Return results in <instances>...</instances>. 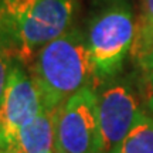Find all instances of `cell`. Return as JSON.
<instances>
[{"mask_svg": "<svg viewBox=\"0 0 153 153\" xmlns=\"http://www.w3.org/2000/svg\"><path fill=\"white\" fill-rule=\"evenodd\" d=\"M57 111L43 105L37 116L20 131L10 153H55Z\"/></svg>", "mask_w": 153, "mask_h": 153, "instance_id": "7", "label": "cell"}, {"mask_svg": "<svg viewBox=\"0 0 153 153\" xmlns=\"http://www.w3.org/2000/svg\"><path fill=\"white\" fill-rule=\"evenodd\" d=\"M55 153H102L98 94L87 87L68 98L55 116Z\"/></svg>", "mask_w": 153, "mask_h": 153, "instance_id": "4", "label": "cell"}, {"mask_svg": "<svg viewBox=\"0 0 153 153\" xmlns=\"http://www.w3.org/2000/svg\"><path fill=\"white\" fill-rule=\"evenodd\" d=\"M142 68L146 72H152L153 71V50L150 51V54L148 55V58H146L145 62L142 64Z\"/></svg>", "mask_w": 153, "mask_h": 153, "instance_id": "11", "label": "cell"}, {"mask_svg": "<svg viewBox=\"0 0 153 153\" xmlns=\"http://www.w3.org/2000/svg\"><path fill=\"white\" fill-rule=\"evenodd\" d=\"M112 153H153V118L142 111L132 131Z\"/></svg>", "mask_w": 153, "mask_h": 153, "instance_id": "9", "label": "cell"}, {"mask_svg": "<svg viewBox=\"0 0 153 153\" xmlns=\"http://www.w3.org/2000/svg\"><path fill=\"white\" fill-rule=\"evenodd\" d=\"M135 31L133 11L125 1H112L91 19L85 37L95 79H109L122 70L126 55L132 51Z\"/></svg>", "mask_w": 153, "mask_h": 153, "instance_id": "3", "label": "cell"}, {"mask_svg": "<svg viewBox=\"0 0 153 153\" xmlns=\"http://www.w3.org/2000/svg\"><path fill=\"white\" fill-rule=\"evenodd\" d=\"M30 75L41 94L43 105L51 109L95 81L94 64L87 37L70 28L58 38L45 44L30 64Z\"/></svg>", "mask_w": 153, "mask_h": 153, "instance_id": "2", "label": "cell"}, {"mask_svg": "<svg viewBox=\"0 0 153 153\" xmlns=\"http://www.w3.org/2000/svg\"><path fill=\"white\" fill-rule=\"evenodd\" d=\"M149 108L153 111V95H152V98L149 99Z\"/></svg>", "mask_w": 153, "mask_h": 153, "instance_id": "13", "label": "cell"}, {"mask_svg": "<svg viewBox=\"0 0 153 153\" xmlns=\"http://www.w3.org/2000/svg\"><path fill=\"white\" fill-rule=\"evenodd\" d=\"M140 108L132 89L114 84L98 95V120L102 153H112L135 126Z\"/></svg>", "mask_w": 153, "mask_h": 153, "instance_id": "6", "label": "cell"}, {"mask_svg": "<svg viewBox=\"0 0 153 153\" xmlns=\"http://www.w3.org/2000/svg\"><path fill=\"white\" fill-rule=\"evenodd\" d=\"M148 82H149V88H150L152 95H153V71L152 72H148Z\"/></svg>", "mask_w": 153, "mask_h": 153, "instance_id": "12", "label": "cell"}, {"mask_svg": "<svg viewBox=\"0 0 153 153\" xmlns=\"http://www.w3.org/2000/svg\"><path fill=\"white\" fill-rule=\"evenodd\" d=\"M13 62H14V60H11L4 51L0 50V101L4 95L6 85H7V81H9V75H10Z\"/></svg>", "mask_w": 153, "mask_h": 153, "instance_id": "10", "label": "cell"}, {"mask_svg": "<svg viewBox=\"0 0 153 153\" xmlns=\"http://www.w3.org/2000/svg\"><path fill=\"white\" fill-rule=\"evenodd\" d=\"M75 0H0V50L31 64L45 44L70 30Z\"/></svg>", "mask_w": 153, "mask_h": 153, "instance_id": "1", "label": "cell"}, {"mask_svg": "<svg viewBox=\"0 0 153 153\" xmlns=\"http://www.w3.org/2000/svg\"><path fill=\"white\" fill-rule=\"evenodd\" d=\"M153 50V0H142L140 14L136 19V31L132 45V58L142 65Z\"/></svg>", "mask_w": 153, "mask_h": 153, "instance_id": "8", "label": "cell"}, {"mask_svg": "<svg viewBox=\"0 0 153 153\" xmlns=\"http://www.w3.org/2000/svg\"><path fill=\"white\" fill-rule=\"evenodd\" d=\"M41 108L43 99L34 79L22 62L14 61L0 101V153H10L20 131Z\"/></svg>", "mask_w": 153, "mask_h": 153, "instance_id": "5", "label": "cell"}]
</instances>
